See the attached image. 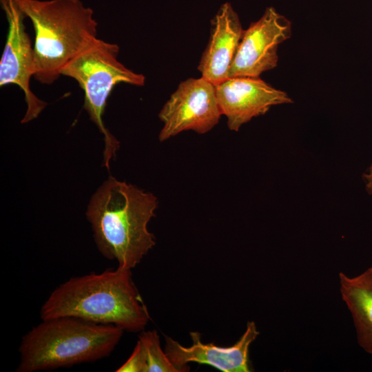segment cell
Returning <instances> with one entry per match:
<instances>
[{
  "label": "cell",
  "instance_id": "obj_10",
  "mask_svg": "<svg viewBox=\"0 0 372 372\" xmlns=\"http://www.w3.org/2000/svg\"><path fill=\"white\" fill-rule=\"evenodd\" d=\"M254 321L247 324L246 330L240 339L231 347H223L214 343L204 344L200 334L192 331V345L184 347L173 338L165 336V352L170 361L181 372L189 371V362L207 364L223 372H249V349L259 335Z\"/></svg>",
  "mask_w": 372,
  "mask_h": 372
},
{
  "label": "cell",
  "instance_id": "obj_2",
  "mask_svg": "<svg viewBox=\"0 0 372 372\" xmlns=\"http://www.w3.org/2000/svg\"><path fill=\"white\" fill-rule=\"evenodd\" d=\"M157 206L153 194L110 176L86 211L100 253L118 267L134 268L156 244L147 225Z\"/></svg>",
  "mask_w": 372,
  "mask_h": 372
},
{
  "label": "cell",
  "instance_id": "obj_7",
  "mask_svg": "<svg viewBox=\"0 0 372 372\" xmlns=\"http://www.w3.org/2000/svg\"><path fill=\"white\" fill-rule=\"evenodd\" d=\"M8 31L0 61V86L14 84L24 93L27 105L21 123L37 118L47 103L39 99L30 89V79L34 74V50L23 23L27 17L17 0H0Z\"/></svg>",
  "mask_w": 372,
  "mask_h": 372
},
{
  "label": "cell",
  "instance_id": "obj_1",
  "mask_svg": "<svg viewBox=\"0 0 372 372\" xmlns=\"http://www.w3.org/2000/svg\"><path fill=\"white\" fill-rule=\"evenodd\" d=\"M75 317L123 331H142L150 317L131 269L118 267L72 277L55 288L41 306V320Z\"/></svg>",
  "mask_w": 372,
  "mask_h": 372
},
{
  "label": "cell",
  "instance_id": "obj_13",
  "mask_svg": "<svg viewBox=\"0 0 372 372\" xmlns=\"http://www.w3.org/2000/svg\"><path fill=\"white\" fill-rule=\"evenodd\" d=\"M138 341L145 359V372H181L162 350L156 331H142Z\"/></svg>",
  "mask_w": 372,
  "mask_h": 372
},
{
  "label": "cell",
  "instance_id": "obj_14",
  "mask_svg": "<svg viewBox=\"0 0 372 372\" xmlns=\"http://www.w3.org/2000/svg\"><path fill=\"white\" fill-rule=\"evenodd\" d=\"M146 363L143 350L138 340L134 351L127 360L116 371L117 372H145Z\"/></svg>",
  "mask_w": 372,
  "mask_h": 372
},
{
  "label": "cell",
  "instance_id": "obj_6",
  "mask_svg": "<svg viewBox=\"0 0 372 372\" xmlns=\"http://www.w3.org/2000/svg\"><path fill=\"white\" fill-rule=\"evenodd\" d=\"M221 115L216 85L203 77L187 79L180 83L158 114L163 123L158 139L165 141L187 130L207 133Z\"/></svg>",
  "mask_w": 372,
  "mask_h": 372
},
{
  "label": "cell",
  "instance_id": "obj_15",
  "mask_svg": "<svg viewBox=\"0 0 372 372\" xmlns=\"http://www.w3.org/2000/svg\"><path fill=\"white\" fill-rule=\"evenodd\" d=\"M364 178L368 192L372 194V165L369 167L368 172L364 174Z\"/></svg>",
  "mask_w": 372,
  "mask_h": 372
},
{
  "label": "cell",
  "instance_id": "obj_3",
  "mask_svg": "<svg viewBox=\"0 0 372 372\" xmlns=\"http://www.w3.org/2000/svg\"><path fill=\"white\" fill-rule=\"evenodd\" d=\"M123 331L75 317L43 320L22 337L16 371L54 370L103 359L113 351Z\"/></svg>",
  "mask_w": 372,
  "mask_h": 372
},
{
  "label": "cell",
  "instance_id": "obj_12",
  "mask_svg": "<svg viewBox=\"0 0 372 372\" xmlns=\"http://www.w3.org/2000/svg\"><path fill=\"white\" fill-rule=\"evenodd\" d=\"M340 291L354 323L360 347L372 355V267L349 277L339 273Z\"/></svg>",
  "mask_w": 372,
  "mask_h": 372
},
{
  "label": "cell",
  "instance_id": "obj_9",
  "mask_svg": "<svg viewBox=\"0 0 372 372\" xmlns=\"http://www.w3.org/2000/svg\"><path fill=\"white\" fill-rule=\"evenodd\" d=\"M216 88L222 114L227 117L228 128L235 132L253 118L265 114L271 106L293 103L285 92L260 77H230Z\"/></svg>",
  "mask_w": 372,
  "mask_h": 372
},
{
  "label": "cell",
  "instance_id": "obj_8",
  "mask_svg": "<svg viewBox=\"0 0 372 372\" xmlns=\"http://www.w3.org/2000/svg\"><path fill=\"white\" fill-rule=\"evenodd\" d=\"M291 23L273 7L244 30L229 69V78L260 77L277 66L278 45L291 37Z\"/></svg>",
  "mask_w": 372,
  "mask_h": 372
},
{
  "label": "cell",
  "instance_id": "obj_11",
  "mask_svg": "<svg viewBox=\"0 0 372 372\" xmlns=\"http://www.w3.org/2000/svg\"><path fill=\"white\" fill-rule=\"evenodd\" d=\"M244 30L231 3L221 5L211 21V31L198 70L201 77L217 85L229 78Z\"/></svg>",
  "mask_w": 372,
  "mask_h": 372
},
{
  "label": "cell",
  "instance_id": "obj_4",
  "mask_svg": "<svg viewBox=\"0 0 372 372\" xmlns=\"http://www.w3.org/2000/svg\"><path fill=\"white\" fill-rule=\"evenodd\" d=\"M17 1L34 29L33 77L50 85L76 55L98 38L94 12L80 0Z\"/></svg>",
  "mask_w": 372,
  "mask_h": 372
},
{
  "label": "cell",
  "instance_id": "obj_5",
  "mask_svg": "<svg viewBox=\"0 0 372 372\" xmlns=\"http://www.w3.org/2000/svg\"><path fill=\"white\" fill-rule=\"evenodd\" d=\"M118 45L97 38L61 70V75L74 79L84 92V108L103 135V165L107 169L119 149V142L103 120L107 99L118 83L143 86L145 81L144 75L128 69L118 60Z\"/></svg>",
  "mask_w": 372,
  "mask_h": 372
}]
</instances>
